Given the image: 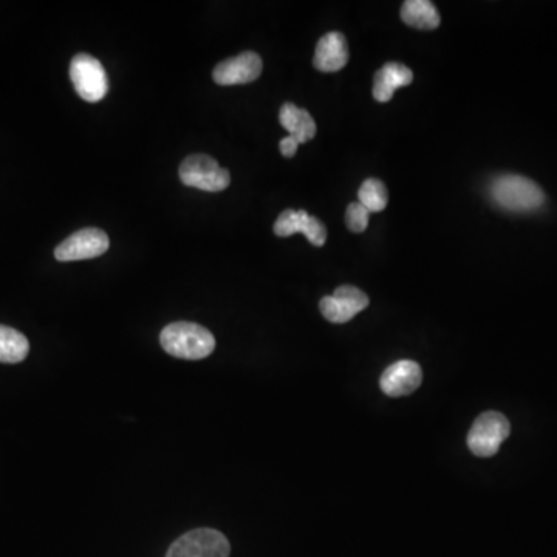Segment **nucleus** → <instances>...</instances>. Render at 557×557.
<instances>
[{
  "label": "nucleus",
  "instance_id": "nucleus-1",
  "mask_svg": "<svg viewBox=\"0 0 557 557\" xmlns=\"http://www.w3.org/2000/svg\"><path fill=\"white\" fill-rule=\"evenodd\" d=\"M161 347L175 358L203 359L216 349V338L209 330L194 322H174L163 329Z\"/></svg>",
  "mask_w": 557,
  "mask_h": 557
},
{
  "label": "nucleus",
  "instance_id": "nucleus-2",
  "mask_svg": "<svg viewBox=\"0 0 557 557\" xmlns=\"http://www.w3.org/2000/svg\"><path fill=\"white\" fill-rule=\"evenodd\" d=\"M491 197L499 208L511 212H531L542 208L545 194L537 183L522 175H502L491 185Z\"/></svg>",
  "mask_w": 557,
  "mask_h": 557
},
{
  "label": "nucleus",
  "instance_id": "nucleus-3",
  "mask_svg": "<svg viewBox=\"0 0 557 557\" xmlns=\"http://www.w3.org/2000/svg\"><path fill=\"white\" fill-rule=\"evenodd\" d=\"M70 78L78 95L87 103H98L109 92V78L104 65L87 53H79L72 59Z\"/></svg>",
  "mask_w": 557,
  "mask_h": 557
},
{
  "label": "nucleus",
  "instance_id": "nucleus-4",
  "mask_svg": "<svg viewBox=\"0 0 557 557\" xmlns=\"http://www.w3.org/2000/svg\"><path fill=\"white\" fill-rule=\"evenodd\" d=\"M510 421L500 412H485L472 424L468 448L477 457H493L503 441L510 437Z\"/></svg>",
  "mask_w": 557,
  "mask_h": 557
},
{
  "label": "nucleus",
  "instance_id": "nucleus-5",
  "mask_svg": "<svg viewBox=\"0 0 557 557\" xmlns=\"http://www.w3.org/2000/svg\"><path fill=\"white\" fill-rule=\"evenodd\" d=\"M180 180L189 188L205 192L225 191L231 183V175L209 155H191L180 166Z\"/></svg>",
  "mask_w": 557,
  "mask_h": 557
},
{
  "label": "nucleus",
  "instance_id": "nucleus-6",
  "mask_svg": "<svg viewBox=\"0 0 557 557\" xmlns=\"http://www.w3.org/2000/svg\"><path fill=\"white\" fill-rule=\"evenodd\" d=\"M231 545L220 531L199 528L178 537L166 557H229Z\"/></svg>",
  "mask_w": 557,
  "mask_h": 557
},
{
  "label": "nucleus",
  "instance_id": "nucleus-7",
  "mask_svg": "<svg viewBox=\"0 0 557 557\" xmlns=\"http://www.w3.org/2000/svg\"><path fill=\"white\" fill-rule=\"evenodd\" d=\"M109 237L98 228L79 229L78 233L59 243L55 257L59 262L95 259L109 250Z\"/></svg>",
  "mask_w": 557,
  "mask_h": 557
},
{
  "label": "nucleus",
  "instance_id": "nucleus-8",
  "mask_svg": "<svg viewBox=\"0 0 557 557\" xmlns=\"http://www.w3.org/2000/svg\"><path fill=\"white\" fill-rule=\"evenodd\" d=\"M367 307V294L352 285H342L332 296H325L319 304L322 316L333 324H346Z\"/></svg>",
  "mask_w": 557,
  "mask_h": 557
},
{
  "label": "nucleus",
  "instance_id": "nucleus-9",
  "mask_svg": "<svg viewBox=\"0 0 557 557\" xmlns=\"http://www.w3.org/2000/svg\"><path fill=\"white\" fill-rule=\"evenodd\" d=\"M302 233L308 242L315 247H324L327 240V228L321 220L310 216L307 211H294L287 209L277 217L274 223V234L279 237H290L293 234Z\"/></svg>",
  "mask_w": 557,
  "mask_h": 557
},
{
  "label": "nucleus",
  "instance_id": "nucleus-10",
  "mask_svg": "<svg viewBox=\"0 0 557 557\" xmlns=\"http://www.w3.org/2000/svg\"><path fill=\"white\" fill-rule=\"evenodd\" d=\"M262 73V59L257 53L245 52L217 65L212 78L219 86L253 83Z\"/></svg>",
  "mask_w": 557,
  "mask_h": 557
},
{
  "label": "nucleus",
  "instance_id": "nucleus-11",
  "mask_svg": "<svg viewBox=\"0 0 557 557\" xmlns=\"http://www.w3.org/2000/svg\"><path fill=\"white\" fill-rule=\"evenodd\" d=\"M421 381H423L421 367L411 359H401L384 370L380 387L389 397H406L421 386Z\"/></svg>",
  "mask_w": 557,
  "mask_h": 557
},
{
  "label": "nucleus",
  "instance_id": "nucleus-12",
  "mask_svg": "<svg viewBox=\"0 0 557 557\" xmlns=\"http://www.w3.org/2000/svg\"><path fill=\"white\" fill-rule=\"evenodd\" d=\"M347 62H349V45L346 36L339 31H332L319 39L315 59H313V64L319 72H339L346 67Z\"/></svg>",
  "mask_w": 557,
  "mask_h": 557
},
{
  "label": "nucleus",
  "instance_id": "nucleus-13",
  "mask_svg": "<svg viewBox=\"0 0 557 557\" xmlns=\"http://www.w3.org/2000/svg\"><path fill=\"white\" fill-rule=\"evenodd\" d=\"M414 73L400 62H389L375 75L373 83V98L378 103H389L395 90L400 87L411 86Z\"/></svg>",
  "mask_w": 557,
  "mask_h": 557
},
{
  "label": "nucleus",
  "instance_id": "nucleus-14",
  "mask_svg": "<svg viewBox=\"0 0 557 557\" xmlns=\"http://www.w3.org/2000/svg\"><path fill=\"white\" fill-rule=\"evenodd\" d=\"M279 121L287 130L288 135L298 141L299 144L308 143L316 135V123L310 113L305 109H299L294 104L287 103L282 106L279 113Z\"/></svg>",
  "mask_w": 557,
  "mask_h": 557
},
{
  "label": "nucleus",
  "instance_id": "nucleus-15",
  "mask_svg": "<svg viewBox=\"0 0 557 557\" xmlns=\"http://www.w3.org/2000/svg\"><path fill=\"white\" fill-rule=\"evenodd\" d=\"M401 19L417 30H435L440 25V13L429 0H407L401 8Z\"/></svg>",
  "mask_w": 557,
  "mask_h": 557
},
{
  "label": "nucleus",
  "instance_id": "nucleus-16",
  "mask_svg": "<svg viewBox=\"0 0 557 557\" xmlns=\"http://www.w3.org/2000/svg\"><path fill=\"white\" fill-rule=\"evenodd\" d=\"M30 342L18 330L0 325V363L18 364L27 358Z\"/></svg>",
  "mask_w": 557,
  "mask_h": 557
},
{
  "label": "nucleus",
  "instance_id": "nucleus-17",
  "mask_svg": "<svg viewBox=\"0 0 557 557\" xmlns=\"http://www.w3.org/2000/svg\"><path fill=\"white\" fill-rule=\"evenodd\" d=\"M358 199L359 203L364 208L369 209L370 214H372V212H381L386 209L389 195H387V189L383 182L376 180V178H369L359 188Z\"/></svg>",
  "mask_w": 557,
  "mask_h": 557
},
{
  "label": "nucleus",
  "instance_id": "nucleus-18",
  "mask_svg": "<svg viewBox=\"0 0 557 557\" xmlns=\"http://www.w3.org/2000/svg\"><path fill=\"white\" fill-rule=\"evenodd\" d=\"M370 211L361 203H350L346 212V222L353 233H364L369 225Z\"/></svg>",
  "mask_w": 557,
  "mask_h": 557
},
{
  "label": "nucleus",
  "instance_id": "nucleus-19",
  "mask_svg": "<svg viewBox=\"0 0 557 557\" xmlns=\"http://www.w3.org/2000/svg\"><path fill=\"white\" fill-rule=\"evenodd\" d=\"M298 147V141L294 140V138L290 137V135H288V137H285L284 140L281 141V152L284 157H293V155L298 152Z\"/></svg>",
  "mask_w": 557,
  "mask_h": 557
}]
</instances>
